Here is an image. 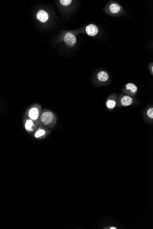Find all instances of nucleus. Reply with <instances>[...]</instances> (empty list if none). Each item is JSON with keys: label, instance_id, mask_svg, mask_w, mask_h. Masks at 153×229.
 <instances>
[{"label": "nucleus", "instance_id": "nucleus-7", "mask_svg": "<svg viewBox=\"0 0 153 229\" xmlns=\"http://www.w3.org/2000/svg\"><path fill=\"white\" fill-rule=\"evenodd\" d=\"M48 133V131H47L45 128L42 127L38 128L36 130L34 134V136L36 139H41L45 137Z\"/></svg>", "mask_w": 153, "mask_h": 229}, {"label": "nucleus", "instance_id": "nucleus-14", "mask_svg": "<svg viewBox=\"0 0 153 229\" xmlns=\"http://www.w3.org/2000/svg\"><path fill=\"white\" fill-rule=\"evenodd\" d=\"M147 115L150 118L153 119V108H150L148 109L147 112Z\"/></svg>", "mask_w": 153, "mask_h": 229}, {"label": "nucleus", "instance_id": "nucleus-8", "mask_svg": "<svg viewBox=\"0 0 153 229\" xmlns=\"http://www.w3.org/2000/svg\"><path fill=\"white\" fill-rule=\"evenodd\" d=\"M133 99L132 97L128 95L122 97L121 99V103L123 106H128L132 104Z\"/></svg>", "mask_w": 153, "mask_h": 229}, {"label": "nucleus", "instance_id": "nucleus-6", "mask_svg": "<svg viewBox=\"0 0 153 229\" xmlns=\"http://www.w3.org/2000/svg\"><path fill=\"white\" fill-rule=\"evenodd\" d=\"M85 32L88 35L93 37L98 34L99 33V29L96 25L90 24L86 27Z\"/></svg>", "mask_w": 153, "mask_h": 229}, {"label": "nucleus", "instance_id": "nucleus-16", "mask_svg": "<svg viewBox=\"0 0 153 229\" xmlns=\"http://www.w3.org/2000/svg\"><path fill=\"white\" fill-rule=\"evenodd\" d=\"M152 71L153 72V67H152Z\"/></svg>", "mask_w": 153, "mask_h": 229}, {"label": "nucleus", "instance_id": "nucleus-10", "mask_svg": "<svg viewBox=\"0 0 153 229\" xmlns=\"http://www.w3.org/2000/svg\"><path fill=\"white\" fill-rule=\"evenodd\" d=\"M121 10V7L116 3H113L110 5L109 10L113 14H117Z\"/></svg>", "mask_w": 153, "mask_h": 229}, {"label": "nucleus", "instance_id": "nucleus-4", "mask_svg": "<svg viewBox=\"0 0 153 229\" xmlns=\"http://www.w3.org/2000/svg\"><path fill=\"white\" fill-rule=\"evenodd\" d=\"M65 44L70 47H73L77 41L76 35L71 32H67L62 38Z\"/></svg>", "mask_w": 153, "mask_h": 229}, {"label": "nucleus", "instance_id": "nucleus-15", "mask_svg": "<svg viewBox=\"0 0 153 229\" xmlns=\"http://www.w3.org/2000/svg\"><path fill=\"white\" fill-rule=\"evenodd\" d=\"M110 229H116V228H115V227H110Z\"/></svg>", "mask_w": 153, "mask_h": 229}, {"label": "nucleus", "instance_id": "nucleus-9", "mask_svg": "<svg viewBox=\"0 0 153 229\" xmlns=\"http://www.w3.org/2000/svg\"><path fill=\"white\" fill-rule=\"evenodd\" d=\"M109 76L107 72L105 71H101L99 72V73L97 75V78L99 81L101 82H105L108 80Z\"/></svg>", "mask_w": 153, "mask_h": 229}, {"label": "nucleus", "instance_id": "nucleus-12", "mask_svg": "<svg viewBox=\"0 0 153 229\" xmlns=\"http://www.w3.org/2000/svg\"><path fill=\"white\" fill-rule=\"evenodd\" d=\"M116 102L114 100L110 99L106 102V105L107 108L109 109H113L116 106Z\"/></svg>", "mask_w": 153, "mask_h": 229}, {"label": "nucleus", "instance_id": "nucleus-13", "mask_svg": "<svg viewBox=\"0 0 153 229\" xmlns=\"http://www.w3.org/2000/svg\"><path fill=\"white\" fill-rule=\"evenodd\" d=\"M59 3L61 6L64 7H67L71 5L73 3V1L71 0H60L59 1Z\"/></svg>", "mask_w": 153, "mask_h": 229}, {"label": "nucleus", "instance_id": "nucleus-2", "mask_svg": "<svg viewBox=\"0 0 153 229\" xmlns=\"http://www.w3.org/2000/svg\"><path fill=\"white\" fill-rule=\"evenodd\" d=\"M42 107L39 103H35L29 107L25 113V116L33 120L37 121L42 110Z\"/></svg>", "mask_w": 153, "mask_h": 229}, {"label": "nucleus", "instance_id": "nucleus-1", "mask_svg": "<svg viewBox=\"0 0 153 229\" xmlns=\"http://www.w3.org/2000/svg\"><path fill=\"white\" fill-rule=\"evenodd\" d=\"M37 122L40 126L45 127H52L57 123V115L51 110L42 109Z\"/></svg>", "mask_w": 153, "mask_h": 229}, {"label": "nucleus", "instance_id": "nucleus-3", "mask_svg": "<svg viewBox=\"0 0 153 229\" xmlns=\"http://www.w3.org/2000/svg\"><path fill=\"white\" fill-rule=\"evenodd\" d=\"M35 19L39 23L45 24L49 20V15L48 12L44 9H39L36 12Z\"/></svg>", "mask_w": 153, "mask_h": 229}, {"label": "nucleus", "instance_id": "nucleus-5", "mask_svg": "<svg viewBox=\"0 0 153 229\" xmlns=\"http://www.w3.org/2000/svg\"><path fill=\"white\" fill-rule=\"evenodd\" d=\"M23 124L26 130L29 133H32L35 130L39 125L37 121L33 120L26 117H24Z\"/></svg>", "mask_w": 153, "mask_h": 229}, {"label": "nucleus", "instance_id": "nucleus-11", "mask_svg": "<svg viewBox=\"0 0 153 229\" xmlns=\"http://www.w3.org/2000/svg\"><path fill=\"white\" fill-rule=\"evenodd\" d=\"M126 88L128 90L130 91L131 93H134L137 92L138 87L135 85L134 84L132 83H128L125 86Z\"/></svg>", "mask_w": 153, "mask_h": 229}]
</instances>
